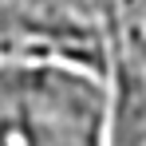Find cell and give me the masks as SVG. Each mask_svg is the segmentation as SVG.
I'll return each instance as SVG.
<instances>
[{
  "label": "cell",
  "mask_w": 146,
  "mask_h": 146,
  "mask_svg": "<svg viewBox=\"0 0 146 146\" xmlns=\"http://www.w3.org/2000/svg\"><path fill=\"white\" fill-rule=\"evenodd\" d=\"M0 146H111V87L55 51H0Z\"/></svg>",
  "instance_id": "obj_1"
}]
</instances>
